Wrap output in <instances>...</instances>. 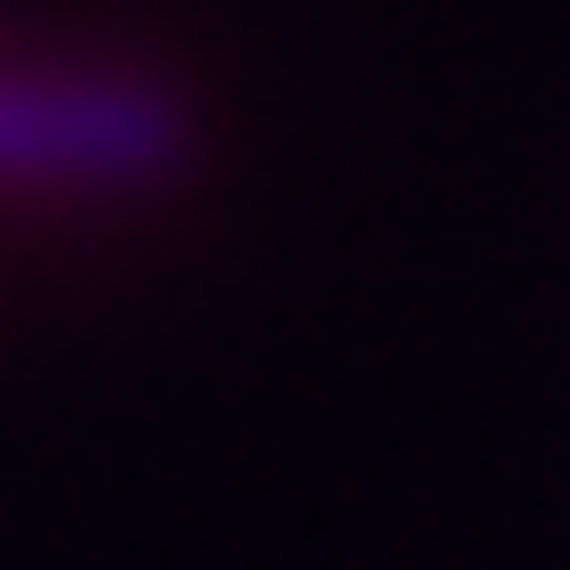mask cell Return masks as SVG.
<instances>
[{
    "mask_svg": "<svg viewBox=\"0 0 570 570\" xmlns=\"http://www.w3.org/2000/svg\"><path fill=\"white\" fill-rule=\"evenodd\" d=\"M190 160V110L140 70L0 60V180L40 190H150Z\"/></svg>",
    "mask_w": 570,
    "mask_h": 570,
    "instance_id": "1",
    "label": "cell"
}]
</instances>
